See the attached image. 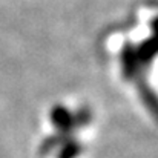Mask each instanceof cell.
Here are the masks:
<instances>
[{"instance_id": "6da1fadb", "label": "cell", "mask_w": 158, "mask_h": 158, "mask_svg": "<svg viewBox=\"0 0 158 158\" xmlns=\"http://www.w3.org/2000/svg\"><path fill=\"white\" fill-rule=\"evenodd\" d=\"M102 61L129 86L158 126V0H138L98 37Z\"/></svg>"}, {"instance_id": "7a4b0ae2", "label": "cell", "mask_w": 158, "mask_h": 158, "mask_svg": "<svg viewBox=\"0 0 158 158\" xmlns=\"http://www.w3.org/2000/svg\"><path fill=\"white\" fill-rule=\"evenodd\" d=\"M83 152V144L81 141L75 137L63 143L58 151H57V158H78Z\"/></svg>"}]
</instances>
